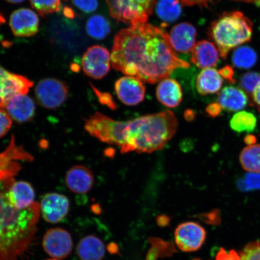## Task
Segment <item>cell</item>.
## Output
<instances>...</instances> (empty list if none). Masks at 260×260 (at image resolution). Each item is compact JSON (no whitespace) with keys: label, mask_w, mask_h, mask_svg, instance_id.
<instances>
[{"label":"cell","mask_w":260,"mask_h":260,"mask_svg":"<svg viewBox=\"0 0 260 260\" xmlns=\"http://www.w3.org/2000/svg\"><path fill=\"white\" fill-rule=\"evenodd\" d=\"M115 89L118 99L126 106L138 105L145 99V87L137 77L125 76L120 78L116 81Z\"/></svg>","instance_id":"4fadbf2b"},{"label":"cell","mask_w":260,"mask_h":260,"mask_svg":"<svg viewBox=\"0 0 260 260\" xmlns=\"http://www.w3.org/2000/svg\"><path fill=\"white\" fill-rule=\"evenodd\" d=\"M35 95L40 105L48 109H56L66 102L68 87L63 81L56 79H45L37 84Z\"/></svg>","instance_id":"52a82bcc"},{"label":"cell","mask_w":260,"mask_h":260,"mask_svg":"<svg viewBox=\"0 0 260 260\" xmlns=\"http://www.w3.org/2000/svg\"><path fill=\"white\" fill-rule=\"evenodd\" d=\"M185 119L187 121H192L195 118V113L191 110H187L184 113Z\"/></svg>","instance_id":"ee69618b"},{"label":"cell","mask_w":260,"mask_h":260,"mask_svg":"<svg viewBox=\"0 0 260 260\" xmlns=\"http://www.w3.org/2000/svg\"><path fill=\"white\" fill-rule=\"evenodd\" d=\"M6 22V19L2 14H0V25L5 24Z\"/></svg>","instance_id":"c3c4849f"},{"label":"cell","mask_w":260,"mask_h":260,"mask_svg":"<svg viewBox=\"0 0 260 260\" xmlns=\"http://www.w3.org/2000/svg\"><path fill=\"white\" fill-rule=\"evenodd\" d=\"M252 99L255 106L260 110V80L257 86L256 87L254 92L252 94Z\"/></svg>","instance_id":"b9f144b4"},{"label":"cell","mask_w":260,"mask_h":260,"mask_svg":"<svg viewBox=\"0 0 260 260\" xmlns=\"http://www.w3.org/2000/svg\"><path fill=\"white\" fill-rule=\"evenodd\" d=\"M92 87L94 90H95L96 95L99 97V99L101 103L103 104L104 105L109 107L110 109L112 110H115L116 109V103L114 102L111 95H110L108 93L100 92V91L95 88V87L93 86Z\"/></svg>","instance_id":"d590c367"},{"label":"cell","mask_w":260,"mask_h":260,"mask_svg":"<svg viewBox=\"0 0 260 260\" xmlns=\"http://www.w3.org/2000/svg\"><path fill=\"white\" fill-rule=\"evenodd\" d=\"M260 80V76L257 73H248L244 74L240 80V85L244 92L252 96L253 92L257 86Z\"/></svg>","instance_id":"4dcf8cb0"},{"label":"cell","mask_w":260,"mask_h":260,"mask_svg":"<svg viewBox=\"0 0 260 260\" xmlns=\"http://www.w3.org/2000/svg\"><path fill=\"white\" fill-rule=\"evenodd\" d=\"M30 3L32 9L42 17L59 11L61 7L60 0H30Z\"/></svg>","instance_id":"f546056e"},{"label":"cell","mask_w":260,"mask_h":260,"mask_svg":"<svg viewBox=\"0 0 260 260\" xmlns=\"http://www.w3.org/2000/svg\"><path fill=\"white\" fill-rule=\"evenodd\" d=\"M223 78L219 71L214 68H207L198 74L195 81V86L201 95H210L218 92L222 86Z\"/></svg>","instance_id":"603a6c76"},{"label":"cell","mask_w":260,"mask_h":260,"mask_svg":"<svg viewBox=\"0 0 260 260\" xmlns=\"http://www.w3.org/2000/svg\"><path fill=\"white\" fill-rule=\"evenodd\" d=\"M5 109L12 119L20 123L31 121L35 114V103L26 95L12 97L6 103Z\"/></svg>","instance_id":"d6986e66"},{"label":"cell","mask_w":260,"mask_h":260,"mask_svg":"<svg viewBox=\"0 0 260 260\" xmlns=\"http://www.w3.org/2000/svg\"><path fill=\"white\" fill-rule=\"evenodd\" d=\"M9 25L15 37H30L38 32L40 19L31 10L19 9L12 13Z\"/></svg>","instance_id":"9a60e30c"},{"label":"cell","mask_w":260,"mask_h":260,"mask_svg":"<svg viewBox=\"0 0 260 260\" xmlns=\"http://www.w3.org/2000/svg\"><path fill=\"white\" fill-rule=\"evenodd\" d=\"M156 96L162 105L168 108H175L183 100V90L177 80L167 78L158 84Z\"/></svg>","instance_id":"ffe728a7"},{"label":"cell","mask_w":260,"mask_h":260,"mask_svg":"<svg viewBox=\"0 0 260 260\" xmlns=\"http://www.w3.org/2000/svg\"><path fill=\"white\" fill-rule=\"evenodd\" d=\"M219 52L213 42L202 40L195 44L191 51V61L202 69L216 66L219 59Z\"/></svg>","instance_id":"ac0fdd59"},{"label":"cell","mask_w":260,"mask_h":260,"mask_svg":"<svg viewBox=\"0 0 260 260\" xmlns=\"http://www.w3.org/2000/svg\"><path fill=\"white\" fill-rule=\"evenodd\" d=\"M155 12L158 18L165 22H173L180 17L181 3L179 0H158Z\"/></svg>","instance_id":"d4e9b609"},{"label":"cell","mask_w":260,"mask_h":260,"mask_svg":"<svg viewBox=\"0 0 260 260\" xmlns=\"http://www.w3.org/2000/svg\"><path fill=\"white\" fill-rule=\"evenodd\" d=\"M34 157L22 146L16 144L14 136L7 148L0 152V180L15 177L21 170L22 161H30Z\"/></svg>","instance_id":"9c48e42d"},{"label":"cell","mask_w":260,"mask_h":260,"mask_svg":"<svg viewBox=\"0 0 260 260\" xmlns=\"http://www.w3.org/2000/svg\"><path fill=\"white\" fill-rule=\"evenodd\" d=\"M32 86V81L27 78L10 73L0 66V109H5L12 97L27 95Z\"/></svg>","instance_id":"30bf717a"},{"label":"cell","mask_w":260,"mask_h":260,"mask_svg":"<svg viewBox=\"0 0 260 260\" xmlns=\"http://www.w3.org/2000/svg\"><path fill=\"white\" fill-rule=\"evenodd\" d=\"M252 32L251 21L242 12L233 11L224 13L211 23L209 37L225 59L231 50L251 41Z\"/></svg>","instance_id":"277c9868"},{"label":"cell","mask_w":260,"mask_h":260,"mask_svg":"<svg viewBox=\"0 0 260 260\" xmlns=\"http://www.w3.org/2000/svg\"><path fill=\"white\" fill-rule=\"evenodd\" d=\"M210 260H240V256L239 253L234 250L226 251L221 248L217 252L215 258Z\"/></svg>","instance_id":"8d00e7d4"},{"label":"cell","mask_w":260,"mask_h":260,"mask_svg":"<svg viewBox=\"0 0 260 260\" xmlns=\"http://www.w3.org/2000/svg\"><path fill=\"white\" fill-rule=\"evenodd\" d=\"M219 0H181V4L186 6H200V8H209V5L215 4Z\"/></svg>","instance_id":"74e56055"},{"label":"cell","mask_w":260,"mask_h":260,"mask_svg":"<svg viewBox=\"0 0 260 260\" xmlns=\"http://www.w3.org/2000/svg\"><path fill=\"white\" fill-rule=\"evenodd\" d=\"M110 16L118 22L132 25L146 23L156 0H106Z\"/></svg>","instance_id":"5b68a950"},{"label":"cell","mask_w":260,"mask_h":260,"mask_svg":"<svg viewBox=\"0 0 260 260\" xmlns=\"http://www.w3.org/2000/svg\"><path fill=\"white\" fill-rule=\"evenodd\" d=\"M12 126V119L5 109H0V138L7 134Z\"/></svg>","instance_id":"e575fe53"},{"label":"cell","mask_w":260,"mask_h":260,"mask_svg":"<svg viewBox=\"0 0 260 260\" xmlns=\"http://www.w3.org/2000/svg\"><path fill=\"white\" fill-rule=\"evenodd\" d=\"M244 142L246 145H252L255 144L256 138L255 136L252 135H248L244 138Z\"/></svg>","instance_id":"7bdbcfd3"},{"label":"cell","mask_w":260,"mask_h":260,"mask_svg":"<svg viewBox=\"0 0 260 260\" xmlns=\"http://www.w3.org/2000/svg\"><path fill=\"white\" fill-rule=\"evenodd\" d=\"M46 260H59V259H58L56 258H53V259H46Z\"/></svg>","instance_id":"681fc988"},{"label":"cell","mask_w":260,"mask_h":260,"mask_svg":"<svg viewBox=\"0 0 260 260\" xmlns=\"http://www.w3.org/2000/svg\"><path fill=\"white\" fill-rule=\"evenodd\" d=\"M105 252L102 240L93 235L83 237L77 248V255L81 260H102Z\"/></svg>","instance_id":"cb8c5ba5"},{"label":"cell","mask_w":260,"mask_h":260,"mask_svg":"<svg viewBox=\"0 0 260 260\" xmlns=\"http://www.w3.org/2000/svg\"><path fill=\"white\" fill-rule=\"evenodd\" d=\"M72 4L84 13L90 14L99 8V0H71Z\"/></svg>","instance_id":"836d02e7"},{"label":"cell","mask_w":260,"mask_h":260,"mask_svg":"<svg viewBox=\"0 0 260 260\" xmlns=\"http://www.w3.org/2000/svg\"><path fill=\"white\" fill-rule=\"evenodd\" d=\"M64 15L67 16L68 18H74V14L72 10L69 8H64Z\"/></svg>","instance_id":"f6af8a7d"},{"label":"cell","mask_w":260,"mask_h":260,"mask_svg":"<svg viewBox=\"0 0 260 260\" xmlns=\"http://www.w3.org/2000/svg\"><path fill=\"white\" fill-rule=\"evenodd\" d=\"M238 185L243 191L260 189V172L246 174L239 181Z\"/></svg>","instance_id":"1f68e13d"},{"label":"cell","mask_w":260,"mask_h":260,"mask_svg":"<svg viewBox=\"0 0 260 260\" xmlns=\"http://www.w3.org/2000/svg\"><path fill=\"white\" fill-rule=\"evenodd\" d=\"M113 69L143 82L155 84L178 68L187 69L172 48L164 29L150 24L132 25L117 32L111 53Z\"/></svg>","instance_id":"6da1fadb"},{"label":"cell","mask_w":260,"mask_h":260,"mask_svg":"<svg viewBox=\"0 0 260 260\" xmlns=\"http://www.w3.org/2000/svg\"><path fill=\"white\" fill-rule=\"evenodd\" d=\"M5 1L10 3H12V4H18V3H20L22 2H24V0H5Z\"/></svg>","instance_id":"7dc6e473"},{"label":"cell","mask_w":260,"mask_h":260,"mask_svg":"<svg viewBox=\"0 0 260 260\" xmlns=\"http://www.w3.org/2000/svg\"><path fill=\"white\" fill-rule=\"evenodd\" d=\"M177 126L176 116L169 110L126 121L121 153H152L160 150L174 137Z\"/></svg>","instance_id":"3957f363"},{"label":"cell","mask_w":260,"mask_h":260,"mask_svg":"<svg viewBox=\"0 0 260 260\" xmlns=\"http://www.w3.org/2000/svg\"><path fill=\"white\" fill-rule=\"evenodd\" d=\"M240 165L249 173L260 172V144L249 145L243 148L239 156Z\"/></svg>","instance_id":"484cf974"},{"label":"cell","mask_w":260,"mask_h":260,"mask_svg":"<svg viewBox=\"0 0 260 260\" xmlns=\"http://www.w3.org/2000/svg\"><path fill=\"white\" fill-rule=\"evenodd\" d=\"M222 108L218 103H213L210 104L206 107V112L207 115L212 118H216L220 115L222 112Z\"/></svg>","instance_id":"ab89813d"},{"label":"cell","mask_w":260,"mask_h":260,"mask_svg":"<svg viewBox=\"0 0 260 260\" xmlns=\"http://www.w3.org/2000/svg\"><path fill=\"white\" fill-rule=\"evenodd\" d=\"M125 122L116 121L100 112L84 120V128L89 134L101 142L122 147V133Z\"/></svg>","instance_id":"8992f818"},{"label":"cell","mask_w":260,"mask_h":260,"mask_svg":"<svg viewBox=\"0 0 260 260\" xmlns=\"http://www.w3.org/2000/svg\"><path fill=\"white\" fill-rule=\"evenodd\" d=\"M257 60L255 51L249 47H239L234 52L233 63L237 68L249 69L254 66Z\"/></svg>","instance_id":"f1b7e54d"},{"label":"cell","mask_w":260,"mask_h":260,"mask_svg":"<svg viewBox=\"0 0 260 260\" xmlns=\"http://www.w3.org/2000/svg\"><path fill=\"white\" fill-rule=\"evenodd\" d=\"M111 64L109 51L100 45L89 47L84 53L81 67L87 76L94 79H102L109 73Z\"/></svg>","instance_id":"ba28073f"},{"label":"cell","mask_w":260,"mask_h":260,"mask_svg":"<svg viewBox=\"0 0 260 260\" xmlns=\"http://www.w3.org/2000/svg\"><path fill=\"white\" fill-rule=\"evenodd\" d=\"M218 213L217 210H214L211 211V213L201 214V217H200L201 219L207 221V222H217V218H218V217H217Z\"/></svg>","instance_id":"60d3db41"},{"label":"cell","mask_w":260,"mask_h":260,"mask_svg":"<svg viewBox=\"0 0 260 260\" xmlns=\"http://www.w3.org/2000/svg\"><path fill=\"white\" fill-rule=\"evenodd\" d=\"M15 177L0 180V260H19L34 241L40 205L18 210L10 203L8 193Z\"/></svg>","instance_id":"7a4b0ae2"},{"label":"cell","mask_w":260,"mask_h":260,"mask_svg":"<svg viewBox=\"0 0 260 260\" xmlns=\"http://www.w3.org/2000/svg\"><path fill=\"white\" fill-rule=\"evenodd\" d=\"M168 36L171 46L176 53H189L196 44L197 29L188 22L175 25Z\"/></svg>","instance_id":"2e32d148"},{"label":"cell","mask_w":260,"mask_h":260,"mask_svg":"<svg viewBox=\"0 0 260 260\" xmlns=\"http://www.w3.org/2000/svg\"><path fill=\"white\" fill-rule=\"evenodd\" d=\"M86 29L89 37L96 40H105L111 30L108 20L101 15L91 16L86 22Z\"/></svg>","instance_id":"4316f807"},{"label":"cell","mask_w":260,"mask_h":260,"mask_svg":"<svg viewBox=\"0 0 260 260\" xmlns=\"http://www.w3.org/2000/svg\"><path fill=\"white\" fill-rule=\"evenodd\" d=\"M40 205L42 217L47 222L51 223L62 221L69 212L70 206L68 198L57 193L44 195Z\"/></svg>","instance_id":"5bb4252c"},{"label":"cell","mask_w":260,"mask_h":260,"mask_svg":"<svg viewBox=\"0 0 260 260\" xmlns=\"http://www.w3.org/2000/svg\"><path fill=\"white\" fill-rule=\"evenodd\" d=\"M217 103L227 111L239 112L248 105V97L242 89L227 86L219 93Z\"/></svg>","instance_id":"7402d4cb"},{"label":"cell","mask_w":260,"mask_h":260,"mask_svg":"<svg viewBox=\"0 0 260 260\" xmlns=\"http://www.w3.org/2000/svg\"><path fill=\"white\" fill-rule=\"evenodd\" d=\"M239 254L240 260H260V242L249 243Z\"/></svg>","instance_id":"d6a6232c"},{"label":"cell","mask_w":260,"mask_h":260,"mask_svg":"<svg viewBox=\"0 0 260 260\" xmlns=\"http://www.w3.org/2000/svg\"><path fill=\"white\" fill-rule=\"evenodd\" d=\"M8 197L10 203L18 210L28 209L35 203L34 188L26 181H15L9 187Z\"/></svg>","instance_id":"44dd1931"},{"label":"cell","mask_w":260,"mask_h":260,"mask_svg":"<svg viewBox=\"0 0 260 260\" xmlns=\"http://www.w3.org/2000/svg\"><path fill=\"white\" fill-rule=\"evenodd\" d=\"M65 181L68 188L73 193L84 194L92 188L94 175L89 168L83 165H76L68 171Z\"/></svg>","instance_id":"e0dca14e"},{"label":"cell","mask_w":260,"mask_h":260,"mask_svg":"<svg viewBox=\"0 0 260 260\" xmlns=\"http://www.w3.org/2000/svg\"><path fill=\"white\" fill-rule=\"evenodd\" d=\"M219 73L221 76L223 78V79H225L228 82L230 83H235L236 80L234 79V74H235V72H234V70L233 68L230 66H225L220 69L219 71Z\"/></svg>","instance_id":"f35d334b"},{"label":"cell","mask_w":260,"mask_h":260,"mask_svg":"<svg viewBox=\"0 0 260 260\" xmlns=\"http://www.w3.org/2000/svg\"><path fill=\"white\" fill-rule=\"evenodd\" d=\"M230 125L231 128L236 133H251L254 131L257 125V119L251 112H239L231 119Z\"/></svg>","instance_id":"83f0119b"},{"label":"cell","mask_w":260,"mask_h":260,"mask_svg":"<svg viewBox=\"0 0 260 260\" xmlns=\"http://www.w3.org/2000/svg\"><path fill=\"white\" fill-rule=\"evenodd\" d=\"M42 246L44 251L52 257L62 259L72 251L73 241L69 232L60 228L47 231L44 236Z\"/></svg>","instance_id":"7c38bea8"},{"label":"cell","mask_w":260,"mask_h":260,"mask_svg":"<svg viewBox=\"0 0 260 260\" xmlns=\"http://www.w3.org/2000/svg\"><path fill=\"white\" fill-rule=\"evenodd\" d=\"M206 238V230L197 222L182 223L175 232V243L184 252L198 251L203 246Z\"/></svg>","instance_id":"8fae6325"},{"label":"cell","mask_w":260,"mask_h":260,"mask_svg":"<svg viewBox=\"0 0 260 260\" xmlns=\"http://www.w3.org/2000/svg\"><path fill=\"white\" fill-rule=\"evenodd\" d=\"M232 1L253 3V4L260 6V0H232Z\"/></svg>","instance_id":"bcb514c9"}]
</instances>
